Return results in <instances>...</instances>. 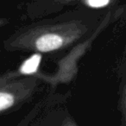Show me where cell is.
Masks as SVG:
<instances>
[{"label":"cell","mask_w":126,"mask_h":126,"mask_svg":"<svg viewBox=\"0 0 126 126\" xmlns=\"http://www.w3.org/2000/svg\"><path fill=\"white\" fill-rule=\"evenodd\" d=\"M120 112L122 116V124L121 126H126V60L123 67L122 81L120 86Z\"/></svg>","instance_id":"obj_2"},{"label":"cell","mask_w":126,"mask_h":126,"mask_svg":"<svg viewBox=\"0 0 126 126\" xmlns=\"http://www.w3.org/2000/svg\"><path fill=\"white\" fill-rule=\"evenodd\" d=\"M63 39L56 34H45L35 41V47L40 52H51L61 47Z\"/></svg>","instance_id":"obj_1"},{"label":"cell","mask_w":126,"mask_h":126,"mask_svg":"<svg viewBox=\"0 0 126 126\" xmlns=\"http://www.w3.org/2000/svg\"><path fill=\"white\" fill-rule=\"evenodd\" d=\"M85 4L93 9H101L112 4V2L109 0H89V1H86Z\"/></svg>","instance_id":"obj_5"},{"label":"cell","mask_w":126,"mask_h":126,"mask_svg":"<svg viewBox=\"0 0 126 126\" xmlns=\"http://www.w3.org/2000/svg\"><path fill=\"white\" fill-rule=\"evenodd\" d=\"M42 61V55L39 54H32L27 59L20 67V72L23 74H33L37 72Z\"/></svg>","instance_id":"obj_3"},{"label":"cell","mask_w":126,"mask_h":126,"mask_svg":"<svg viewBox=\"0 0 126 126\" xmlns=\"http://www.w3.org/2000/svg\"><path fill=\"white\" fill-rule=\"evenodd\" d=\"M14 101V96L11 93L0 92V111L12 106Z\"/></svg>","instance_id":"obj_4"}]
</instances>
